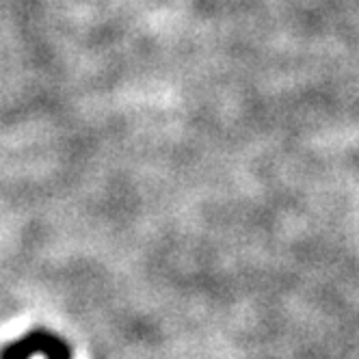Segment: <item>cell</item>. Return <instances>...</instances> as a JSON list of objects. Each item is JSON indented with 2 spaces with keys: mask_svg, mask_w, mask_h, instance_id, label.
<instances>
[{
  "mask_svg": "<svg viewBox=\"0 0 359 359\" xmlns=\"http://www.w3.org/2000/svg\"><path fill=\"white\" fill-rule=\"evenodd\" d=\"M33 353H41L48 359H69L67 348L57 338L48 336V333H29L20 342L9 344L0 355V359H29Z\"/></svg>",
  "mask_w": 359,
  "mask_h": 359,
  "instance_id": "cell-1",
  "label": "cell"
}]
</instances>
